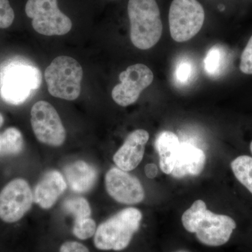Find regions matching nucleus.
Returning a JSON list of instances; mask_svg holds the SVG:
<instances>
[{
  "label": "nucleus",
  "instance_id": "27",
  "mask_svg": "<svg viewBox=\"0 0 252 252\" xmlns=\"http://www.w3.org/2000/svg\"><path fill=\"white\" fill-rule=\"evenodd\" d=\"M4 117H3V116L1 115V114H0V127H1V126L3 125V124H4Z\"/></svg>",
  "mask_w": 252,
  "mask_h": 252
},
{
  "label": "nucleus",
  "instance_id": "1",
  "mask_svg": "<svg viewBox=\"0 0 252 252\" xmlns=\"http://www.w3.org/2000/svg\"><path fill=\"white\" fill-rule=\"evenodd\" d=\"M182 221L187 231L195 233L200 243L210 247L228 243L236 228V223L231 217L210 211L202 200L194 202L185 212Z\"/></svg>",
  "mask_w": 252,
  "mask_h": 252
},
{
  "label": "nucleus",
  "instance_id": "5",
  "mask_svg": "<svg viewBox=\"0 0 252 252\" xmlns=\"http://www.w3.org/2000/svg\"><path fill=\"white\" fill-rule=\"evenodd\" d=\"M44 77L48 91L54 97L69 101L79 97L83 69L75 59L65 56L56 58L46 68Z\"/></svg>",
  "mask_w": 252,
  "mask_h": 252
},
{
  "label": "nucleus",
  "instance_id": "18",
  "mask_svg": "<svg viewBox=\"0 0 252 252\" xmlns=\"http://www.w3.org/2000/svg\"><path fill=\"white\" fill-rule=\"evenodd\" d=\"M237 180L252 194V157L240 156L230 163Z\"/></svg>",
  "mask_w": 252,
  "mask_h": 252
},
{
  "label": "nucleus",
  "instance_id": "19",
  "mask_svg": "<svg viewBox=\"0 0 252 252\" xmlns=\"http://www.w3.org/2000/svg\"><path fill=\"white\" fill-rule=\"evenodd\" d=\"M224 63V51L219 46H212L207 53L204 60V68L205 72L211 76L219 75L222 65Z\"/></svg>",
  "mask_w": 252,
  "mask_h": 252
},
{
  "label": "nucleus",
  "instance_id": "6",
  "mask_svg": "<svg viewBox=\"0 0 252 252\" xmlns=\"http://www.w3.org/2000/svg\"><path fill=\"white\" fill-rule=\"evenodd\" d=\"M205 11L197 0H173L169 11V26L172 39L185 42L194 37L205 21Z\"/></svg>",
  "mask_w": 252,
  "mask_h": 252
},
{
  "label": "nucleus",
  "instance_id": "20",
  "mask_svg": "<svg viewBox=\"0 0 252 252\" xmlns=\"http://www.w3.org/2000/svg\"><path fill=\"white\" fill-rule=\"evenodd\" d=\"M63 209L67 214L73 215L75 220L91 217L90 205L85 198L81 197L67 199L63 203Z\"/></svg>",
  "mask_w": 252,
  "mask_h": 252
},
{
  "label": "nucleus",
  "instance_id": "29",
  "mask_svg": "<svg viewBox=\"0 0 252 252\" xmlns=\"http://www.w3.org/2000/svg\"><path fill=\"white\" fill-rule=\"evenodd\" d=\"M187 252V251H179V252Z\"/></svg>",
  "mask_w": 252,
  "mask_h": 252
},
{
  "label": "nucleus",
  "instance_id": "15",
  "mask_svg": "<svg viewBox=\"0 0 252 252\" xmlns=\"http://www.w3.org/2000/svg\"><path fill=\"white\" fill-rule=\"evenodd\" d=\"M68 185L77 193H85L94 187L97 170L84 161H77L64 169Z\"/></svg>",
  "mask_w": 252,
  "mask_h": 252
},
{
  "label": "nucleus",
  "instance_id": "8",
  "mask_svg": "<svg viewBox=\"0 0 252 252\" xmlns=\"http://www.w3.org/2000/svg\"><path fill=\"white\" fill-rule=\"evenodd\" d=\"M31 125L36 139L41 143L59 147L65 140V129L61 118L46 101H39L32 107Z\"/></svg>",
  "mask_w": 252,
  "mask_h": 252
},
{
  "label": "nucleus",
  "instance_id": "2",
  "mask_svg": "<svg viewBox=\"0 0 252 252\" xmlns=\"http://www.w3.org/2000/svg\"><path fill=\"white\" fill-rule=\"evenodd\" d=\"M42 80L39 68L28 61L15 60L0 74V96L6 103L20 105L31 98Z\"/></svg>",
  "mask_w": 252,
  "mask_h": 252
},
{
  "label": "nucleus",
  "instance_id": "23",
  "mask_svg": "<svg viewBox=\"0 0 252 252\" xmlns=\"http://www.w3.org/2000/svg\"><path fill=\"white\" fill-rule=\"evenodd\" d=\"M14 11L9 0H0V28H7L14 22Z\"/></svg>",
  "mask_w": 252,
  "mask_h": 252
},
{
  "label": "nucleus",
  "instance_id": "17",
  "mask_svg": "<svg viewBox=\"0 0 252 252\" xmlns=\"http://www.w3.org/2000/svg\"><path fill=\"white\" fill-rule=\"evenodd\" d=\"M23 145L22 133L16 127H9L0 133V157L17 155L22 152Z\"/></svg>",
  "mask_w": 252,
  "mask_h": 252
},
{
  "label": "nucleus",
  "instance_id": "13",
  "mask_svg": "<svg viewBox=\"0 0 252 252\" xmlns=\"http://www.w3.org/2000/svg\"><path fill=\"white\" fill-rule=\"evenodd\" d=\"M206 156L202 149L189 143L180 144L171 175L175 178L198 176L203 172Z\"/></svg>",
  "mask_w": 252,
  "mask_h": 252
},
{
  "label": "nucleus",
  "instance_id": "7",
  "mask_svg": "<svg viewBox=\"0 0 252 252\" xmlns=\"http://www.w3.org/2000/svg\"><path fill=\"white\" fill-rule=\"evenodd\" d=\"M26 13L34 31L43 35H64L72 29L70 18L59 9L57 0H28Z\"/></svg>",
  "mask_w": 252,
  "mask_h": 252
},
{
  "label": "nucleus",
  "instance_id": "9",
  "mask_svg": "<svg viewBox=\"0 0 252 252\" xmlns=\"http://www.w3.org/2000/svg\"><path fill=\"white\" fill-rule=\"evenodd\" d=\"M32 192L23 179H15L0 192V219L6 223L21 220L31 210L33 203Z\"/></svg>",
  "mask_w": 252,
  "mask_h": 252
},
{
  "label": "nucleus",
  "instance_id": "14",
  "mask_svg": "<svg viewBox=\"0 0 252 252\" xmlns=\"http://www.w3.org/2000/svg\"><path fill=\"white\" fill-rule=\"evenodd\" d=\"M66 189L67 184L59 172H48L34 189V202L41 208H51Z\"/></svg>",
  "mask_w": 252,
  "mask_h": 252
},
{
  "label": "nucleus",
  "instance_id": "26",
  "mask_svg": "<svg viewBox=\"0 0 252 252\" xmlns=\"http://www.w3.org/2000/svg\"><path fill=\"white\" fill-rule=\"evenodd\" d=\"M146 175L149 179H154L157 177L158 174V168L157 165L154 163H149L146 165L145 169Z\"/></svg>",
  "mask_w": 252,
  "mask_h": 252
},
{
  "label": "nucleus",
  "instance_id": "21",
  "mask_svg": "<svg viewBox=\"0 0 252 252\" xmlns=\"http://www.w3.org/2000/svg\"><path fill=\"white\" fill-rule=\"evenodd\" d=\"M72 231L74 235L80 240L91 238L96 232L95 222L91 217L74 220Z\"/></svg>",
  "mask_w": 252,
  "mask_h": 252
},
{
  "label": "nucleus",
  "instance_id": "28",
  "mask_svg": "<svg viewBox=\"0 0 252 252\" xmlns=\"http://www.w3.org/2000/svg\"><path fill=\"white\" fill-rule=\"evenodd\" d=\"M250 149H251V152H252V141L251 142V144H250Z\"/></svg>",
  "mask_w": 252,
  "mask_h": 252
},
{
  "label": "nucleus",
  "instance_id": "10",
  "mask_svg": "<svg viewBox=\"0 0 252 252\" xmlns=\"http://www.w3.org/2000/svg\"><path fill=\"white\" fill-rule=\"evenodd\" d=\"M120 84L113 89L112 98L122 107L135 103L141 93L154 81V74L147 65L136 64L129 66L119 75Z\"/></svg>",
  "mask_w": 252,
  "mask_h": 252
},
{
  "label": "nucleus",
  "instance_id": "12",
  "mask_svg": "<svg viewBox=\"0 0 252 252\" xmlns=\"http://www.w3.org/2000/svg\"><path fill=\"white\" fill-rule=\"evenodd\" d=\"M149 139V132L143 129L131 132L113 157L117 166L126 172L138 166L143 159L145 145Z\"/></svg>",
  "mask_w": 252,
  "mask_h": 252
},
{
  "label": "nucleus",
  "instance_id": "22",
  "mask_svg": "<svg viewBox=\"0 0 252 252\" xmlns=\"http://www.w3.org/2000/svg\"><path fill=\"white\" fill-rule=\"evenodd\" d=\"M193 72L194 68L192 63L187 60H184L177 64L174 76L178 84H185L190 80Z\"/></svg>",
  "mask_w": 252,
  "mask_h": 252
},
{
  "label": "nucleus",
  "instance_id": "25",
  "mask_svg": "<svg viewBox=\"0 0 252 252\" xmlns=\"http://www.w3.org/2000/svg\"><path fill=\"white\" fill-rule=\"evenodd\" d=\"M60 252H90L86 246L77 242H66L60 248Z\"/></svg>",
  "mask_w": 252,
  "mask_h": 252
},
{
  "label": "nucleus",
  "instance_id": "3",
  "mask_svg": "<svg viewBox=\"0 0 252 252\" xmlns=\"http://www.w3.org/2000/svg\"><path fill=\"white\" fill-rule=\"evenodd\" d=\"M127 14L130 22V39L137 49L153 47L162 36L160 10L156 0H129Z\"/></svg>",
  "mask_w": 252,
  "mask_h": 252
},
{
  "label": "nucleus",
  "instance_id": "11",
  "mask_svg": "<svg viewBox=\"0 0 252 252\" xmlns=\"http://www.w3.org/2000/svg\"><path fill=\"white\" fill-rule=\"evenodd\" d=\"M105 187L113 199L126 205L140 203L145 196L138 179L119 167H113L106 174Z\"/></svg>",
  "mask_w": 252,
  "mask_h": 252
},
{
  "label": "nucleus",
  "instance_id": "16",
  "mask_svg": "<svg viewBox=\"0 0 252 252\" xmlns=\"http://www.w3.org/2000/svg\"><path fill=\"white\" fill-rule=\"evenodd\" d=\"M155 146L160 157V170L171 175L180 146L178 137L171 131H163L157 136Z\"/></svg>",
  "mask_w": 252,
  "mask_h": 252
},
{
  "label": "nucleus",
  "instance_id": "4",
  "mask_svg": "<svg viewBox=\"0 0 252 252\" xmlns=\"http://www.w3.org/2000/svg\"><path fill=\"white\" fill-rule=\"evenodd\" d=\"M142 219V212L134 207L118 212L96 229L94 246L100 250H124L140 228Z\"/></svg>",
  "mask_w": 252,
  "mask_h": 252
},
{
  "label": "nucleus",
  "instance_id": "24",
  "mask_svg": "<svg viewBox=\"0 0 252 252\" xmlns=\"http://www.w3.org/2000/svg\"><path fill=\"white\" fill-rule=\"evenodd\" d=\"M240 69L243 74H252V36L241 55Z\"/></svg>",
  "mask_w": 252,
  "mask_h": 252
}]
</instances>
